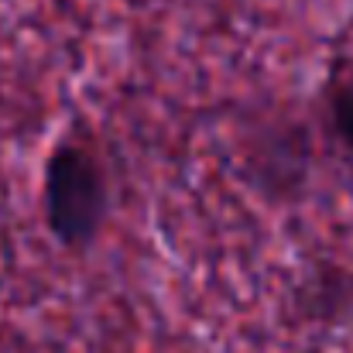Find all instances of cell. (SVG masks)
I'll return each instance as SVG.
<instances>
[{
  "label": "cell",
  "mask_w": 353,
  "mask_h": 353,
  "mask_svg": "<svg viewBox=\"0 0 353 353\" xmlns=\"http://www.w3.org/2000/svg\"><path fill=\"white\" fill-rule=\"evenodd\" d=\"M326 103H330V127H333L340 148L353 158V59H347L340 65V72L333 76Z\"/></svg>",
  "instance_id": "2"
},
{
  "label": "cell",
  "mask_w": 353,
  "mask_h": 353,
  "mask_svg": "<svg viewBox=\"0 0 353 353\" xmlns=\"http://www.w3.org/2000/svg\"><path fill=\"white\" fill-rule=\"evenodd\" d=\"M45 227L65 250H86L97 243L110 220V172L97 144L86 137H62L41 179Z\"/></svg>",
  "instance_id": "1"
}]
</instances>
